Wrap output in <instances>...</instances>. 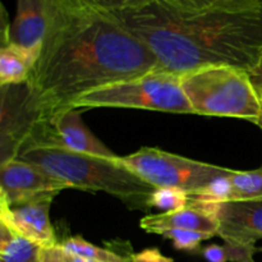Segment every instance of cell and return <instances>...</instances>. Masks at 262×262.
Segmentation results:
<instances>
[{"label":"cell","mask_w":262,"mask_h":262,"mask_svg":"<svg viewBox=\"0 0 262 262\" xmlns=\"http://www.w3.org/2000/svg\"><path fill=\"white\" fill-rule=\"evenodd\" d=\"M43 2L45 36L26 82L33 128L51 125L94 90L158 67L150 49L91 0Z\"/></svg>","instance_id":"cell-1"},{"label":"cell","mask_w":262,"mask_h":262,"mask_svg":"<svg viewBox=\"0 0 262 262\" xmlns=\"http://www.w3.org/2000/svg\"><path fill=\"white\" fill-rule=\"evenodd\" d=\"M110 13L150 49L158 67L173 73L205 66L251 73L262 61V0H232L196 12L158 0Z\"/></svg>","instance_id":"cell-2"},{"label":"cell","mask_w":262,"mask_h":262,"mask_svg":"<svg viewBox=\"0 0 262 262\" xmlns=\"http://www.w3.org/2000/svg\"><path fill=\"white\" fill-rule=\"evenodd\" d=\"M18 159L38 165L68 188L102 192L117 197L128 209L148 211L155 187L141 179L117 159L76 154L51 142H31Z\"/></svg>","instance_id":"cell-3"},{"label":"cell","mask_w":262,"mask_h":262,"mask_svg":"<svg viewBox=\"0 0 262 262\" xmlns=\"http://www.w3.org/2000/svg\"><path fill=\"white\" fill-rule=\"evenodd\" d=\"M193 114L238 118L257 124L262 100L251 74L232 66H205L181 74Z\"/></svg>","instance_id":"cell-4"},{"label":"cell","mask_w":262,"mask_h":262,"mask_svg":"<svg viewBox=\"0 0 262 262\" xmlns=\"http://www.w3.org/2000/svg\"><path fill=\"white\" fill-rule=\"evenodd\" d=\"M96 107H122L173 114H193L182 89L181 74L173 73L160 67L94 90L79 97L72 109L83 112Z\"/></svg>","instance_id":"cell-5"},{"label":"cell","mask_w":262,"mask_h":262,"mask_svg":"<svg viewBox=\"0 0 262 262\" xmlns=\"http://www.w3.org/2000/svg\"><path fill=\"white\" fill-rule=\"evenodd\" d=\"M119 161L155 188H179L189 196L200 193L215 179L233 171L232 169L192 160L158 147H142L130 155L119 156Z\"/></svg>","instance_id":"cell-6"},{"label":"cell","mask_w":262,"mask_h":262,"mask_svg":"<svg viewBox=\"0 0 262 262\" xmlns=\"http://www.w3.org/2000/svg\"><path fill=\"white\" fill-rule=\"evenodd\" d=\"M66 189L63 182L36 164L18 158L0 164V199L12 207L55 199Z\"/></svg>","instance_id":"cell-7"},{"label":"cell","mask_w":262,"mask_h":262,"mask_svg":"<svg viewBox=\"0 0 262 262\" xmlns=\"http://www.w3.org/2000/svg\"><path fill=\"white\" fill-rule=\"evenodd\" d=\"M31 142H51L76 154L105 159L118 158L89 129L82 119V110L78 109L64 112L49 127L33 128L23 146Z\"/></svg>","instance_id":"cell-8"},{"label":"cell","mask_w":262,"mask_h":262,"mask_svg":"<svg viewBox=\"0 0 262 262\" xmlns=\"http://www.w3.org/2000/svg\"><path fill=\"white\" fill-rule=\"evenodd\" d=\"M210 206L219 220L217 235L225 243L253 248L262 239V202H223Z\"/></svg>","instance_id":"cell-9"},{"label":"cell","mask_w":262,"mask_h":262,"mask_svg":"<svg viewBox=\"0 0 262 262\" xmlns=\"http://www.w3.org/2000/svg\"><path fill=\"white\" fill-rule=\"evenodd\" d=\"M53 201L54 199H45L12 207L0 199V223L42 248L58 246L49 215Z\"/></svg>","instance_id":"cell-10"},{"label":"cell","mask_w":262,"mask_h":262,"mask_svg":"<svg viewBox=\"0 0 262 262\" xmlns=\"http://www.w3.org/2000/svg\"><path fill=\"white\" fill-rule=\"evenodd\" d=\"M189 201L214 205L223 202H262V165L253 170H233L217 178Z\"/></svg>","instance_id":"cell-11"},{"label":"cell","mask_w":262,"mask_h":262,"mask_svg":"<svg viewBox=\"0 0 262 262\" xmlns=\"http://www.w3.org/2000/svg\"><path fill=\"white\" fill-rule=\"evenodd\" d=\"M141 228L151 234H159L169 229L193 230L217 235L219 220L210 205L191 202L183 210L178 211H165L163 214L146 215L140 222Z\"/></svg>","instance_id":"cell-12"},{"label":"cell","mask_w":262,"mask_h":262,"mask_svg":"<svg viewBox=\"0 0 262 262\" xmlns=\"http://www.w3.org/2000/svg\"><path fill=\"white\" fill-rule=\"evenodd\" d=\"M46 30L45 2L17 0V13L10 25L9 41L31 50H41ZM8 41V42H9Z\"/></svg>","instance_id":"cell-13"},{"label":"cell","mask_w":262,"mask_h":262,"mask_svg":"<svg viewBox=\"0 0 262 262\" xmlns=\"http://www.w3.org/2000/svg\"><path fill=\"white\" fill-rule=\"evenodd\" d=\"M40 51L23 48L14 42L2 43L0 48V84L18 86L28 81Z\"/></svg>","instance_id":"cell-14"},{"label":"cell","mask_w":262,"mask_h":262,"mask_svg":"<svg viewBox=\"0 0 262 262\" xmlns=\"http://www.w3.org/2000/svg\"><path fill=\"white\" fill-rule=\"evenodd\" d=\"M42 250L0 223V262H42Z\"/></svg>","instance_id":"cell-15"},{"label":"cell","mask_w":262,"mask_h":262,"mask_svg":"<svg viewBox=\"0 0 262 262\" xmlns=\"http://www.w3.org/2000/svg\"><path fill=\"white\" fill-rule=\"evenodd\" d=\"M58 246L72 255L89 258V260L101 262H132V258L124 257V256L119 255L112 250H107V248L97 247V246L87 242L79 235L67 238L63 242H59Z\"/></svg>","instance_id":"cell-16"},{"label":"cell","mask_w":262,"mask_h":262,"mask_svg":"<svg viewBox=\"0 0 262 262\" xmlns=\"http://www.w3.org/2000/svg\"><path fill=\"white\" fill-rule=\"evenodd\" d=\"M256 247H241L225 243L224 246L211 245L202 250V256L209 262H255Z\"/></svg>","instance_id":"cell-17"},{"label":"cell","mask_w":262,"mask_h":262,"mask_svg":"<svg viewBox=\"0 0 262 262\" xmlns=\"http://www.w3.org/2000/svg\"><path fill=\"white\" fill-rule=\"evenodd\" d=\"M151 209L158 207V209L165 211H178V210L186 209L189 205V194L186 191H182L179 188H156L155 192L151 196Z\"/></svg>","instance_id":"cell-18"},{"label":"cell","mask_w":262,"mask_h":262,"mask_svg":"<svg viewBox=\"0 0 262 262\" xmlns=\"http://www.w3.org/2000/svg\"><path fill=\"white\" fill-rule=\"evenodd\" d=\"M164 238H168L173 242V246L177 250L189 251L194 252L200 248L204 241L212 238L210 234L201 232H193V230H183V229H169L161 233Z\"/></svg>","instance_id":"cell-19"},{"label":"cell","mask_w":262,"mask_h":262,"mask_svg":"<svg viewBox=\"0 0 262 262\" xmlns=\"http://www.w3.org/2000/svg\"><path fill=\"white\" fill-rule=\"evenodd\" d=\"M91 2L102 9L117 12V10H130L147 7L158 0H91Z\"/></svg>","instance_id":"cell-20"},{"label":"cell","mask_w":262,"mask_h":262,"mask_svg":"<svg viewBox=\"0 0 262 262\" xmlns=\"http://www.w3.org/2000/svg\"><path fill=\"white\" fill-rule=\"evenodd\" d=\"M163 2L176 9L196 12V10H204L207 8L215 7V5L224 4V3L232 2V0H163Z\"/></svg>","instance_id":"cell-21"},{"label":"cell","mask_w":262,"mask_h":262,"mask_svg":"<svg viewBox=\"0 0 262 262\" xmlns=\"http://www.w3.org/2000/svg\"><path fill=\"white\" fill-rule=\"evenodd\" d=\"M42 262H101L89 260V258L79 257V256L72 255L67 252L59 246H54L50 248H43L42 250Z\"/></svg>","instance_id":"cell-22"},{"label":"cell","mask_w":262,"mask_h":262,"mask_svg":"<svg viewBox=\"0 0 262 262\" xmlns=\"http://www.w3.org/2000/svg\"><path fill=\"white\" fill-rule=\"evenodd\" d=\"M132 262H174L171 258L164 256L158 248H147L132 255Z\"/></svg>","instance_id":"cell-23"},{"label":"cell","mask_w":262,"mask_h":262,"mask_svg":"<svg viewBox=\"0 0 262 262\" xmlns=\"http://www.w3.org/2000/svg\"><path fill=\"white\" fill-rule=\"evenodd\" d=\"M251 78H252L253 84H255L256 90H257L258 95L261 96L262 99V61L251 72Z\"/></svg>","instance_id":"cell-24"},{"label":"cell","mask_w":262,"mask_h":262,"mask_svg":"<svg viewBox=\"0 0 262 262\" xmlns=\"http://www.w3.org/2000/svg\"><path fill=\"white\" fill-rule=\"evenodd\" d=\"M261 100H262V99H261ZM256 125H257V127H260V128H261V130H262V113H261L260 120H258V123H257V124H256Z\"/></svg>","instance_id":"cell-25"}]
</instances>
